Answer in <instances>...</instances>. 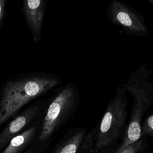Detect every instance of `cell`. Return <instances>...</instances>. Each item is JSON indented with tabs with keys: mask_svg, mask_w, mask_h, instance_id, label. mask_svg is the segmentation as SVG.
<instances>
[{
	"mask_svg": "<svg viewBox=\"0 0 153 153\" xmlns=\"http://www.w3.org/2000/svg\"><path fill=\"white\" fill-rule=\"evenodd\" d=\"M62 82L60 76L46 72L29 73L7 80L0 90V127L29 102Z\"/></svg>",
	"mask_w": 153,
	"mask_h": 153,
	"instance_id": "obj_1",
	"label": "cell"
},
{
	"mask_svg": "<svg viewBox=\"0 0 153 153\" xmlns=\"http://www.w3.org/2000/svg\"><path fill=\"white\" fill-rule=\"evenodd\" d=\"M80 101L76 87L68 83L61 88L51 100L46 111L39 134V140L48 139L61 125L76 112Z\"/></svg>",
	"mask_w": 153,
	"mask_h": 153,
	"instance_id": "obj_2",
	"label": "cell"
},
{
	"mask_svg": "<svg viewBox=\"0 0 153 153\" xmlns=\"http://www.w3.org/2000/svg\"><path fill=\"white\" fill-rule=\"evenodd\" d=\"M127 108L128 99L126 93L120 86H118L100 121L95 143L96 149L102 148L118 138L126 125Z\"/></svg>",
	"mask_w": 153,
	"mask_h": 153,
	"instance_id": "obj_3",
	"label": "cell"
},
{
	"mask_svg": "<svg viewBox=\"0 0 153 153\" xmlns=\"http://www.w3.org/2000/svg\"><path fill=\"white\" fill-rule=\"evenodd\" d=\"M129 121L126 129L123 142L115 153H120L129 145L140 140L143 116L153 105V84L148 82L133 97Z\"/></svg>",
	"mask_w": 153,
	"mask_h": 153,
	"instance_id": "obj_4",
	"label": "cell"
},
{
	"mask_svg": "<svg viewBox=\"0 0 153 153\" xmlns=\"http://www.w3.org/2000/svg\"><path fill=\"white\" fill-rule=\"evenodd\" d=\"M107 16L109 22L120 27L127 35L139 37L148 35L145 18L123 1L111 0L107 9Z\"/></svg>",
	"mask_w": 153,
	"mask_h": 153,
	"instance_id": "obj_5",
	"label": "cell"
},
{
	"mask_svg": "<svg viewBox=\"0 0 153 153\" xmlns=\"http://www.w3.org/2000/svg\"><path fill=\"white\" fill-rule=\"evenodd\" d=\"M47 1L25 0L23 1L22 11L28 29L36 43L40 41L44 14Z\"/></svg>",
	"mask_w": 153,
	"mask_h": 153,
	"instance_id": "obj_6",
	"label": "cell"
},
{
	"mask_svg": "<svg viewBox=\"0 0 153 153\" xmlns=\"http://www.w3.org/2000/svg\"><path fill=\"white\" fill-rule=\"evenodd\" d=\"M41 103V100H38L27 106L4 128L0 133V149L17 135V134L38 114Z\"/></svg>",
	"mask_w": 153,
	"mask_h": 153,
	"instance_id": "obj_7",
	"label": "cell"
},
{
	"mask_svg": "<svg viewBox=\"0 0 153 153\" xmlns=\"http://www.w3.org/2000/svg\"><path fill=\"white\" fill-rule=\"evenodd\" d=\"M151 74L152 71L148 69L146 65H142L130 75L125 83L120 86L125 93L128 92L134 97L136 93L148 82V79Z\"/></svg>",
	"mask_w": 153,
	"mask_h": 153,
	"instance_id": "obj_8",
	"label": "cell"
},
{
	"mask_svg": "<svg viewBox=\"0 0 153 153\" xmlns=\"http://www.w3.org/2000/svg\"><path fill=\"white\" fill-rule=\"evenodd\" d=\"M36 127L32 126L22 133L16 135L9 142L7 146L1 153H18L23 149L36 134Z\"/></svg>",
	"mask_w": 153,
	"mask_h": 153,
	"instance_id": "obj_9",
	"label": "cell"
},
{
	"mask_svg": "<svg viewBox=\"0 0 153 153\" xmlns=\"http://www.w3.org/2000/svg\"><path fill=\"white\" fill-rule=\"evenodd\" d=\"M85 130L79 128L65 142L57 153H76L84 140Z\"/></svg>",
	"mask_w": 153,
	"mask_h": 153,
	"instance_id": "obj_10",
	"label": "cell"
},
{
	"mask_svg": "<svg viewBox=\"0 0 153 153\" xmlns=\"http://www.w3.org/2000/svg\"><path fill=\"white\" fill-rule=\"evenodd\" d=\"M141 136H149L153 138V109L145 117L141 127Z\"/></svg>",
	"mask_w": 153,
	"mask_h": 153,
	"instance_id": "obj_11",
	"label": "cell"
},
{
	"mask_svg": "<svg viewBox=\"0 0 153 153\" xmlns=\"http://www.w3.org/2000/svg\"><path fill=\"white\" fill-rule=\"evenodd\" d=\"M143 146V140L140 139L136 142L129 145L120 153H139Z\"/></svg>",
	"mask_w": 153,
	"mask_h": 153,
	"instance_id": "obj_12",
	"label": "cell"
},
{
	"mask_svg": "<svg viewBox=\"0 0 153 153\" xmlns=\"http://www.w3.org/2000/svg\"><path fill=\"white\" fill-rule=\"evenodd\" d=\"M5 7L6 1L5 0H0V29L5 14Z\"/></svg>",
	"mask_w": 153,
	"mask_h": 153,
	"instance_id": "obj_13",
	"label": "cell"
},
{
	"mask_svg": "<svg viewBox=\"0 0 153 153\" xmlns=\"http://www.w3.org/2000/svg\"><path fill=\"white\" fill-rule=\"evenodd\" d=\"M26 153H35L34 151H27V152H26Z\"/></svg>",
	"mask_w": 153,
	"mask_h": 153,
	"instance_id": "obj_14",
	"label": "cell"
},
{
	"mask_svg": "<svg viewBox=\"0 0 153 153\" xmlns=\"http://www.w3.org/2000/svg\"><path fill=\"white\" fill-rule=\"evenodd\" d=\"M148 1H149L150 3H151V4H153V0H151V1H149V0H148Z\"/></svg>",
	"mask_w": 153,
	"mask_h": 153,
	"instance_id": "obj_15",
	"label": "cell"
},
{
	"mask_svg": "<svg viewBox=\"0 0 153 153\" xmlns=\"http://www.w3.org/2000/svg\"><path fill=\"white\" fill-rule=\"evenodd\" d=\"M103 153H109V152H103Z\"/></svg>",
	"mask_w": 153,
	"mask_h": 153,
	"instance_id": "obj_16",
	"label": "cell"
}]
</instances>
